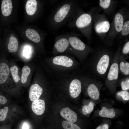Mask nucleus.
<instances>
[{
	"mask_svg": "<svg viewBox=\"0 0 129 129\" xmlns=\"http://www.w3.org/2000/svg\"><path fill=\"white\" fill-rule=\"evenodd\" d=\"M62 126L64 129H81L77 125L67 121H63Z\"/></svg>",
	"mask_w": 129,
	"mask_h": 129,
	"instance_id": "24",
	"label": "nucleus"
},
{
	"mask_svg": "<svg viewBox=\"0 0 129 129\" xmlns=\"http://www.w3.org/2000/svg\"><path fill=\"white\" fill-rule=\"evenodd\" d=\"M43 92V88L38 84L35 83L31 86L29 92V97L32 102L38 99Z\"/></svg>",
	"mask_w": 129,
	"mask_h": 129,
	"instance_id": "10",
	"label": "nucleus"
},
{
	"mask_svg": "<svg viewBox=\"0 0 129 129\" xmlns=\"http://www.w3.org/2000/svg\"><path fill=\"white\" fill-rule=\"evenodd\" d=\"M13 8L11 0H3L1 5V10L3 15L5 16H9L11 13Z\"/></svg>",
	"mask_w": 129,
	"mask_h": 129,
	"instance_id": "14",
	"label": "nucleus"
},
{
	"mask_svg": "<svg viewBox=\"0 0 129 129\" xmlns=\"http://www.w3.org/2000/svg\"><path fill=\"white\" fill-rule=\"evenodd\" d=\"M87 91L88 95L91 98L95 100L99 99V91L97 87L94 84H90L87 87Z\"/></svg>",
	"mask_w": 129,
	"mask_h": 129,
	"instance_id": "19",
	"label": "nucleus"
},
{
	"mask_svg": "<svg viewBox=\"0 0 129 129\" xmlns=\"http://www.w3.org/2000/svg\"><path fill=\"white\" fill-rule=\"evenodd\" d=\"M7 99L3 95L0 94V106L5 105L7 102Z\"/></svg>",
	"mask_w": 129,
	"mask_h": 129,
	"instance_id": "32",
	"label": "nucleus"
},
{
	"mask_svg": "<svg viewBox=\"0 0 129 129\" xmlns=\"http://www.w3.org/2000/svg\"><path fill=\"white\" fill-rule=\"evenodd\" d=\"M125 20L123 11H120L117 13L110 25L109 31L105 38L113 41L121 31Z\"/></svg>",
	"mask_w": 129,
	"mask_h": 129,
	"instance_id": "6",
	"label": "nucleus"
},
{
	"mask_svg": "<svg viewBox=\"0 0 129 129\" xmlns=\"http://www.w3.org/2000/svg\"><path fill=\"white\" fill-rule=\"evenodd\" d=\"M93 23L91 12H84L79 7L68 22L70 27L77 28L89 40L91 38Z\"/></svg>",
	"mask_w": 129,
	"mask_h": 129,
	"instance_id": "2",
	"label": "nucleus"
},
{
	"mask_svg": "<svg viewBox=\"0 0 129 129\" xmlns=\"http://www.w3.org/2000/svg\"><path fill=\"white\" fill-rule=\"evenodd\" d=\"M109 125L106 124L98 126L96 129H108Z\"/></svg>",
	"mask_w": 129,
	"mask_h": 129,
	"instance_id": "33",
	"label": "nucleus"
},
{
	"mask_svg": "<svg viewBox=\"0 0 129 129\" xmlns=\"http://www.w3.org/2000/svg\"><path fill=\"white\" fill-rule=\"evenodd\" d=\"M110 60L109 56L107 54L103 55L100 58L97 66V70L100 74H104L108 67Z\"/></svg>",
	"mask_w": 129,
	"mask_h": 129,
	"instance_id": "9",
	"label": "nucleus"
},
{
	"mask_svg": "<svg viewBox=\"0 0 129 129\" xmlns=\"http://www.w3.org/2000/svg\"><path fill=\"white\" fill-rule=\"evenodd\" d=\"M60 114L64 118L70 122L75 123L77 119L76 113L68 107L63 108L60 111Z\"/></svg>",
	"mask_w": 129,
	"mask_h": 129,
	"instance_id": "11",
	"label": "nucleus"
},
{
	"mask_svg": "<svg viewBox=\"0 0 129 129\" xmlns=\"http://www.w3.org/2000/svg\"><path fill=\"white\" fill-rule=\"evenodd\" d=\"M10 71L9 67L4 62L0 63V85H3L6 82L8 78Z\"/></svg>",
	"mask_w": 129,
	"mask_h": 129,
	"instance_id": "13",
	"label": "nucleus"
},
{
	"mask_svg": "<svg viewBox=\"0 0 129 129\" xmlns=\"http://www.w3.org/2000/svg\"><path fill=\"white\" fill-rule=\"evenodd\" d=\"M115 3L113 0H100V6L106 13H109L112 11L114 5Z\"/></svg>",
	"mask_w": 129,
	"mask_h": 129,
	"instance_id": "18",
	"label": "nucleus"
},
{
	"mask_svg": "<svg viewBox=\"0 0 129 129\" xmlns=\"http://www.w3.org/2000/svg\"><path fill=\"white\" fill-rule=\"evenodd\" d=\"M94 104L90 102L87 106L84 105L82 108V113L85 115L90 114L93 111L94 107Z\"/></svg>",
	"mask_w": 129,
	"mask_h": 129,
	"instance_id": "23",
	"label": "nucleus"
},
{
	"mask_svg": "<svg viewBox=\"0 0 129 129\" xmlns=\"http://www.w3.org/2000/svg\"><path fill=\"white\" fill-rule=\"evenodd\" d=\"M0 129H7L5 127L2 126L0 127Z\"/></svg>",
	"mask_w": 129,
	"mask_h": 129,
	"instance_id": "35",
	"label": "nucleus"
},
{
	"mask_svg": "<svg viewBox=\"0 0 129 129\" xmlns=\"http://www.w3.org/2000/svg\"><path fill=\"white\" fill-rule=\"evenodd\" d=\"M46 69L50 77L76 72L78 64L72 55L64 53L53 56L45 59Z\"/></svg>",
	"mask_w": 129,
	"mask_h": 129,
	"instance_id": "1",
	"label": "nucleus"
},
{
	"mask_svg": "<svg viewBox=\"0 0 129 129\" xmlns=\"http://www.w3.org/2000/svg\"><path fill=\"white\" fill-rule=\"evenodd\" d=\"M117 95L121 96L124 100H129V92L127 91H124L118 92L117 93Z\"/></svg>",
	"mask_w": 129,
	"mask_h": 129,
	"instance_id": "29",
	"label": "nucleus"
},
{
	"mask_svg": "<svg viewBox=\"0 0 129 129\" xmlns=\"http://www.w3.org/2000/svg\"><path fill=\"white\" fill-rule=\"evenodd\" d=\"M122 35L126 36L129 34V19L124 20V22L123 25L121 32Z\"/></svg>",
	"mask_w": 129,
	"mask_h": 129,
	"instance_id": "25",
	"label": "nucleus"
},
{
	"mask_svg": "<svg viewBox=\"0 0 129 129\" xmlns=\"http://www.w3.org/2000/svg\"><path fill=\"white\" fill-rule=\"evenodd\" d=\"M114 113H115L116 112L114 111V109L113 108L108 109L105 107L102 108V109L100 111L99 113V115L102 117H106L107 114Z\"/></svg>",
	"mask_w": 129,
	"mask_h": 129,
	"instance_id": "28",
	"label": "nucleus"
},
{
	"mask_svg": "<svg viewBox=\"0 0 129 129\" xmlns=\"http://www.w3.org/2000/svg\"><path fill=\"white\" fill-rule=\"evenodd\" d=\"M38 3L36 0H28L26 4V10L27 14L29 15H34L37 9Z\"/></svg>",
	"mask_w": 129,
	"mask_h": 129,
	"instance_id": "15",
	"label": "nucleus"
},
{
	"mask_svg": "<svg viewBox=\"0 0 129 129\" xmlns=\"http://www.w3.org/2000/svg\"><path fill=\"white\" fill-rule=\"evenodd\" d=\"M120 67L121 71L124 74L128 75L129 74V63L123 62H121L120 64Z\"/></svg>",
	"mask_w": 129,
	"mask_h": 129,
	"instance_id": "27",
	"label": "nucleus"
},
{
	"mask_svg": "<svg viewBox=\"0 0 129 129\" xmlns=\"http://www.w3.org/2000/svg\"><path fill=\"white\" fill-rule=\"evenodd\" d=\"M51 53L53 56L62 53L73 55V53L68 39L67 34L58 36L55 38V42Z\"/></svg>",
	"mask_w": 129,
	"mask_h": 129,
	"instance_id": "7",
	"label": "nucleus"
},
{
	"mask_svg": "<svg viewBox=\"0 0 129 129\" xmlns=\"http://www.w3.org/2000/svg\"><path fill=\"white\" fill-rule=\"evenodd\" d=\"M67 35L73 55L82 61L90 51L89 47L76 35L73 34H67Z\"/></svg>",
	"mask_w": 129,
	"mask_h": 129,
	"instance_id": "5",
	"label": "nucleus"
},
{
	"mask_svg": "<svg viewBox=\"0 0 129 129\" xmlns=\"http://www.w3.org/2000/svg\"><path fill=\"white\" fill-rule=\"evenodd\" d=\"M30 72L31 69L29 66H25L23 67L21 79L22 83H25L26 82Z\"/></svg>",
	"mask_w": 129,
	"mask_h": 129,
	"instance_id": "21",
	"label": "nucleus"
},
{
	"mask_svg": "<svg viewBox=\"0 0 129 129\" xmlns=\"http://www.w3.org/2000/svg\"><path fill=\"white\" fill-rule=\"evenodd\" d=\"M9 110V108L7 106L0 109V122H3L5 121Z\"/></svg>",
	"mask_w": 129,
	"mask_h": 129,
	"instance_id": "26",
	"label": "nucleus"
},
{
	"mask_svg": "<svg viewBox=\"0 0 129 129\" xmlns=\"http://www.w3.org/2000/svg\"><path fill=\"white\" fill-rule=\"evenodd\" d=\"M18 48V43L16 38L13 36L10 38L8 46L9 51L11 53L16 52Z\"/></svg>",
	"mask_w": 129,
	"mask_h": 129,
	"instance_id": "20",
	"label": "nucleus"
},
{
	"mask_svg": "<svg viewBox=\"0 0 129 129\" xmlns=\"http://www.w3.org/2000/svg\"><path fill=\"white\" fill-rule=\"evenodd\" d=\"M10 70L14 81L16 83L18 82L21 80L18 75V67L16 65L11 67L10 69Z\"/></svg>",
	"mask_w": 129,
	"mask_h": 129,
	"instance_id": "22",
	"label": "nucleus"
},
{
	"mask_svg": "<svg viewBox=\"0 0 129 129\" xmlns=\"http://www.w3.org/2000/svg\"><path fill=\"white\" fill-rule=\"evenodd\" d=\"M77 75L76 72L74 73L70 85L69 93L73 98L77 97L81 91L82 86L81 76Z\"/></svg>",
	"mask_w": 129,
	"mask_h": 129,
	"instance_id": "8",
	"label": "nucleus"
},
{
	"mask_svg": "<svg viewBox=\"0 0 129 129\" xmlns=\"http://www.w3.org/2000/svg\"><path fill=\"white\" fill-rule=\"evenodd\" d=\"M27 37L32 42L36 43H39L41 38L39 34L35 30L31 28L27 29L26 31Z\"/></svg>",
	"mask_w": 129,
	"mask_h": 129,
	"instance_id": "17",
	"label": "nucleus"
},
{
	"mask_svg": "<svg viewBox=\"0 0 129 129\" xmlns=\"http://www.w3.org/2000/svg\"><path fill=\"white\" fill-rule=\"evenodd\" d=\"M121 86L123 90L126 91L129 89V80L128 79L121 83Z\"/></svg>",
	"mask_w": 129,
	"mask_h": 129,
	"instance_id": "30",
	"label": "nucleus"
},
{
	"mask_svg": "<svg viewBox=\"0 0 129 129\" xmlns=\"http://www.w3.org/2000/svg\"><path fill=\"white\" fill-rule=\"evenodd\" d=\"M122 52L123 53L125 54H127L129 52V42L128 41L125 44L124 47Z\"/></svg>",
	"mask_w": 129,
	"mask_h": 129,
	"instance_id": "31",
	"label": "nucleus"
},
{
	"mask_svg": "<svg viewBox=\"0 0 129 129\" xmlns=\"http://www.w3.org/2000/svg\"><path fill=\"white\" fill-rule=\"evenodd\" d=\"M45 104L44 101L42 99H38L33 102L31 108L33 111L38 115H41L44 112Z\"/></svg>",
	"mask_w": 129,
	"mask_h": 129,
	"instance_id": "12",
	"label": "nucleus"
},
{
	"mask_svg": "<svg viewBox=\"0 0 129 129\" xmlns=\"http://www.w3.org/2000/svg\"><path fill=\"white\" fill-rule=\"evenodd\" d=\"M29 126L27 124L25 123L23 124L22 129H29Z\"/></svg>",
	"mask_w": 129,
	"mask_h": 129,
	"instance_id": "34",
	"label": "nucleus"
},
{
	"mask_svg": "<svg viewBox=\"0 0 129 129\" xmlns=\"http://www.w3.org/2000/svg\"><path fill=\"white\" fill-rule=\"evenodd\" d=\"M79 7L74 1H68L63 3L52 15L51 26L57 29L68 22Z\"/></svg>",
	"mask_w": 129,
	"mask_h": 129,
	"instance_id": "3",
	"label": "nucleus"
},
{
	"mask_svg": "<svg viewBox=\"0 0 129 129\" xmlns=\"http://www.w3.org/2000/svg\"><path fill=\"white\" fill-rule=\"evenodd\" d=\"M118 75V66L116 63L113 64L111 66L107 76L110 81L117 80Z\"/></svg>",
	"mask_w": 129,
	"mask_h": 129,
	"instance_id": "16",
	"label": "nucleus"
},
{
	"mask_svg": "<svg viewBox=\"0 0 129 129\" xmlns=\"http://www.w3.org/2000/svg\"><path fill=\"white\" fill-rule=\"evenodd\" d=\"M90 11L92 14L95 31L102 39H103L109 31L110 23L105 15L100 13L98 8H92Z\"/></svg>",
	"mask_w": 129,
	"mask_h": 129,
	"instance_id": "4",
	"label": "nucleus"
}]
</instances>
